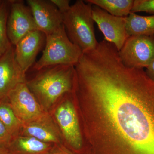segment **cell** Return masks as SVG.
Returning <instances> with one entry per match:
<instances>
[{
    "label": "cell",
    "instance_id": "19",
    "mask_svg": "<svg viewBox=\"0 0 154 154\" xmlns=\"http://www.w3.org/2000/svg\"><path fill=\"white\" fill-rule=\"evenodd\" d=\"M140 12L154 15V0H134L131 13Z\"/></svg>",
    "mask_w": 154,
    "mask_h": 154
},
{
    "label": "cell",
    "instance_id": "15",
    "mask_svg": "<svg viewBox=\"0 0 154 154\" xmlns=\"http://www.w3.org/2000/svg\"><path fill=\"white\" fill-rule=\"evenodd\" d=\"M117 17H127L131 13L133 0H88L85 1Z\"/></svg>",
    "mask_w": 154,
    "mask_h": 154
},
{
    "label": "cell",
    "instance_id": "9",
    "mask_svg": "<svg viewBox=\"0 0 154 154\" xmlns=\"http://www.w3.org/2000/svg\"><path fill=\"white\" fill-rule=\"evenodd\" d=\"M27 3L38 30L45 36L63 25L62 14L50 0H28Z\"/></svg>",
    "mask_w": 154,
    "mask_h": 154
},
{
    "label": "cell",
    "instance_id": "12",
    "mask_svg": "<svg viewBox=\"0 0 154 154\" xmlns=\"http://www.w3.org/2000/svg\"><path fill=\"white\" fill-rule=\"evenodd\" d=\"M45 38L44 33L40 30H33L15 45V59L25 73L35 64L36 56L45 42Z\"/></svg>",
    "mask_w": 154,
    "mask_h": 154
},
{
    "label": "cell",
    "instance_id": "4",
    "mask_svg": "<svg viewBox=\"0 0 154 154\" xmlns=\"http://www.w3.org/2000/svg\"><path fill=\"white\" fill-rule=\"evenodd\" d=\"M45 37L42 55L33 66V69L38 71L45 67L56 65L75 66L79 62L82 51L70 40L63 24Z\"/></svg>",
    "mask_w": 154,
    "mask_h": 154
},
{
    "label": "cell",
    "instance_id": "10",
    "mask_svg": "<svg viewBox=\"0 0 154 154\" xmlns=\"http://www.w3.org/2000/svg\"><path fill=\"white\" fill-rule=\"evenodd\" d=\"M55 116L69 145L75 152L83 151L82 135L72 103L66 100L57 109Z\"/></svg>",
    "mask_w": 154,
    "mask_h": 154
},
{
    "label": "cell",
    "instance_id": "13",
    "mask_svg": "<svg viewBox=\"0 0 154 154\" xmlns=\"http://www.w3.org/2000/svg\"><path fill=\"white\" fill-rule=\"evenodd\" d=\"M51 149L49 144L31 137L11 141L7 150L9 154H49Z\"/></svg>",
    "mask_w": 154,
    "mask_h": 154
},
{
    "label": "cell",
    "instance_id": "16",
    "mask_svg": "<svg viewBox=\"0 0 154 154\" xmlns=\"http://www.w3.org/2000/svg\"><path fill=\"white\" fill-rule=\"evenodd\" d=\"M10 1L0 4V57L12 46L7 33V23L10 10Z\"/></svg>",
    "mask_w": 154,
    "mask_h": 154
},
{
    "label": "cell",
    "instance_id": "6",
    "mask_svg": "<svg viewBox=\"0 0 154 154\" xmlns=\"http://www.w3.org/2000/svg\"><path fill=\"white\" fill-rule=\"evenodd\" d=\"M10 1L7 33L11 44L15 46L28 33L38 29L28 6L23 1Z\"/></svg>",
    "mask_w": 154,
    "mask_h": 154
},
{
    "label": "cell",
    "instance_id": "22",
    "mask_svg": "<svg viewBox=\"0 0 154 154\" xmlns=\"http://www.w3.org/2000/svg\"><path fill=\"white\" fill-rule=\"evenodd\" d=\"M145 72L150 79L154 82V59L146 68Z\"/></svg>",
    "mask_w": 154,
    "mask_h": 154
},
{
    "label": "cell",
    "instance_id": "7",
    "mask_svg": "<svg viewBox=\"0 0 154 154\" xmlns=\"http://www.w3.org/2000/svg\"><path fill=\"white\" fill-rule=\"evenodd\" d=\"M94 22L103 33L105 40L113 44L119 51L128 37L126 31V17H116L97 6L92 5Z\"/></svg>",
    "mask_w": 154,
    "mask_h": 154
},
{
    "label": "cell",
    "instance_id": "25",
    "mask_svg": "<svg viewBox=\"0 0 154 154\" xmlns=\"http://www.w3.org/2000/svg\"><path fill=\"white\" fill-rule=\"evenodd\" d=\"M2 1H0V4H1V3L2 2Z\"/></svg>",
    "mask_w": 154,
    "mask_h": 154
},
{
    "label": "cell",
    "instance_id": "14",
    "mask_svg": "<svg viewBox=\"0 0 154 154\" xmlns=\"http://www.w3.org/2000/svg\"><path fill=\"white\" fill-rule=\"evenodd\" d=\"M128 36L154 34V15L143 16L131 13L126 17Z\"/></svg>",
    "mask_w": 154,
    "mask_h": 154
},
{
    "label": "cell",
    "instance_id": "5",
    "mask_svg": "<svg viewBox=\"0 0 154 154\" xmlns=\"http://www.w3.org/2000/svg\"><path fill=\"white\" fill-rule=\"evenodd\" d=\"M118 54L126 66L146 68L154 59V34L128 36Z\"/></svg>",
    "mask_w": 154,
    "mask_h": 154
},
{
    "label": "cell",
    "instance_id": "2",
    "mask_svg": "<svg viewBox=\"0 0 154 154\" xmlns=\"http://www.w3.org/2000/svg\"><path fill=\"white\" fill-rule=\"evenodd\" d=\"M37 71L36 77L26 84L45 105H52L74 88L75 69L73 66H52Z\"/></svg>",
    "mask_w": 154,
    "mask_h": 154
},
{
    "label": "cell",
    "instance_id": "18",
    "mask_svg": "<svg viewBox=\"0 0 154 154\" xmlns=\"http://www.w3.org/2000/svg\"><path fill=\"white\" fill-rule=\"evenodd\" d=\"M26 131L29 135L43 142H56L57 141L53 133L41 125H29L26 128Z\"/></svg>",
    "mask_w": 154,
    "mask_h": 154
},
{
    "label": "cell",
    "instance_id": "20",
    "mask_svg": "<svg viewBox=\"0 0 154 154\" xmlns=\"http://www.w3.org/2000/svg\"><path fill=\"white\" fill-rule=\"evenodd\" d=\"M12 136L0 120V148L7 149L11 143Z\"/></svg>",
    "mask_w": 154,
    "mask_h": 154
},
{
    "label": "cell",
    "instance_id": "3",
    "mask_svg": "<svg viewBox=\"0 0 154 154\" xmlns=\"http://www.w3.org/2000/svg\"><path fill=\"white\" fill-rule=\"evenodd\" d=\"M92 8L90 3L78 0L62 14L63 24L69 38L83 53L94 50L99 44L95 36Z\"/></svg>",
    "mask_w": 154,
    "mask_h": 154
},
{
    "label": "cell",
    "instance_id": "21",
    "mask_svg": "<svg viewBox=\"0 0 154 154\" xmlns=\"http://www.w3.org/2000/svg\"><path fill=\"white\" fill-rule=\"evenodd\" d=\"M51 2L60 11L62 14L68 11L70 8V1L69 0H50Z\"/></svg>",
    "mask_w": 154,
    "mask_h": 154
},
{
    "label": "cell",
    "instance_id": "1",
    "mask_svg": "<svg viewBox=\"0 0 154 154\" xmlns=\"http://www.w3.org/2000/svg\"><path fill=\"white\" fill-rule=\"evenodd\" d=\"M77 91L96 105L117 140L94 154H154V82L122 61L116 48L99 45L75 66Z\"/></svg>",
    "mask_w": 154,
    "mask_h": 154
},
{
    "label": "cell",
    "instance_id": "24",
    "mask_svg": "<svg viewBox=\"0 0 154 154\" xmlns=\"http://www.w3.org/2000/svg\"><path fill=\"white\" fill-rule=\"evenodd\" d=\"M0 154H9L7 149L0 148Z\"/></svg>",
    "mask_w": 154,
    "mask_h": 154
},
{
    "label": "cell",
    "instance_id": "8",
    "mask_svg": "<svg viewBox=\"0 0 154 154\" xmlns=\"http://www.w3.org/2000/svg\"><path fill=\"white\" fill-rule=\"evenodd\" d=\"M7 98L19 119L32 121L41 115L40 107L26 82L18 84L10 91Z\"/></svg>",
    "mask_w": 154,
    "mask_h": 154
},
{
    "label": "cell",
    "instance_id": "11",
    "mask_svg": "<svg viewBox=\"0 0 154 154\" xmlns=\"http://www.w3.org/2000/svg\"><path fill=\"white\" fill-rule=\"evenodd\" d=\"M25 75L16 60L15 47L12 45L0 57V101L7 99L18 84L26 83Z\"/></svg>",
    "mask_w": 154,
    "mask_h": 154
},
{
    "label": "cell",
    "instance_id": "23",
    "mask_svg": "<svg viewBox=\"0 0 154 154\" xmlns=\"http://www.w3.org/2000/svg\"><path fill=\"white\" fill-rule=\"evenodd\" d=\"M49 154H72L69 152L63 149H59L54 152H51Z\"/></svg>",
    "mask_w": 154,
    "mask_h": 154
},
{
    "label": "cell",
    "instance_id": "17",
    "mask_svg": "<svg viewBox=\"0 0 154 154\" xmlns=\"http://www.w3.org/2000/svg\"><path fill=\"white\" fill-rule=\"evenodd\" d=\"M0 120L11 136L17 131L19 126V119L11 107L8 98L0 101Z\"/></svg>",
    "mask_w": 154,
    "mask_h": 154
}]
</instances>
